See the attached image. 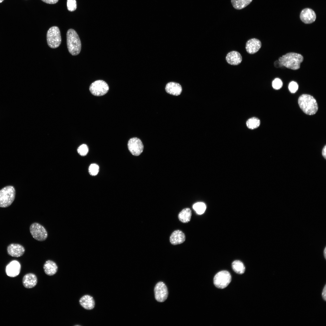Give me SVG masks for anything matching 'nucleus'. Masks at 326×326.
I'll return each instance as SVG.
<instances>
[{
  "mask_svg": "<svg viewBox=\"0 0 326 326\" xmlns=\"http://www.w3.org/2000/svg\"><path fill=\"white\" fill-rule=\"evenodd\" d=\"M303 60V57L300 54L289 53L279 58L281 66L288 69L296 70L300 68L301 63Z\"/></svg>",
  "mask_w": 326,
  "mask_h": 326,
  "instance_id": "obj_1",
  "label": "nucleus"
},
{
  "mask_svg": "<svg viewBox=\"0 0 326 326\" xmlns=\"http://www.w3.org/2000/svg\"><path fill=\"white\" fill-rule=\"evenodd\" d=\"M298 103L301 110L307 115H314L318 110L316 100L310 95L305 94L301 95L298 98Z\"/></svg>",
  "mask_w": 326,
  "mask_h": 326,
  "instance_id": "obj_2",
  "label": "nucleus"
},
{
  "mask_svg": "<svg viewBox=\"0 0 326 326\" xmlns=\"http://www.w3.org/2000/svg\"><path fill=\"white\" fill-rule=\"evenodd\" d=\"M67 44L69 53L72 55L78 54L81 50V43L79 36L73 29H69L66 34Z\"/></svg>",
  "mask_w": 326,
  "mask_h": 326,
  "instance_id": "obj_3",
  "label": "nucleus"
},
{
  "mask_svg": "<svg viewBox=\"0 0 326 326\" xmlns=\"http://www.w3.org/2000/svg\"><path fill=\"white\" fill-rule=\"evenodd\" d=\"M15 195V189L13 186H7L0 190V207L6 208L11 205Z\"/></svg>",
  "mask_w": 326,
  "mask_h": 326,
  "instance_id": "obj_4",
  "label": "nucleus"
},
{
  "mask_svg": "<svg viewBox=\"0 0 326 326\" xmlns=\"http://www.w3.org/2000/svg\"><path fill=\"white\" fill-rule=\"evenodd\" d=\"M46 40L48 46L52 48H56L59 46L61 37L58 27L54 26L49 29L46 34Z\"/></svg>",
  "mask_w": 326,
  "mask_h": 326,
  "instance_id": "obj_5",
  "label": "nucleus"
},
{
  "mask_svg": "<svg viewBox=\"0 0 326 326\" xmlns=\"http://www.w3.org/2000/svg\"><path fill=\"white\" fill-rule=\"evenodd\" d=\"M231 281V274L228 271L226 270L219 272L215 275L213 279V283L215 286L222 289L226 287Z\"/></svg>",
  "mask_w": 326,
  "mask_h": 326,
  "instance_id": "obj_6",
  "label": "nucleus"
},
{
  "mask_svg": "<svg viewBox=\"0 0 326 326\" xmlns=\"http://www.w3.org/2000/svg\"><path fill=\"white\" fill-rule=\"evenodd\" d=\"M30 231L33 238L37 241H44L47 237L48 234L46 229L39 223L34 222L31 224Z\"/></svg>",
  "mask_w": 326,
  "mask_h": 326,
  "instance_id": "obj_7",
  "label": "nucleus"
},
{
  "mask_svg": "<svg viewBox=\"0 0 326 326\" xmlns=\"http://www.w3.org/2000/svg\"><path fill=\"white\" fill-rule=\"evenodd\" d=\"M109 89V86L104 81L99 80L95 81L90 85L89 90L91 93L95 96H102L106 94Z\"/></svg>",
  "mask_w": 326,
  "mask_h": 326,
  "instance_id": "obj_8",
  "label": "nucleus"
},
{
  "mask_svg": "<svg viewBox=\"0 0 326 326\" xmlns=\"http://www.w3.org/2000/svg\"><path fill=\"white\" fill-rule=\"evenodd\" d=\"M128 147L131 153L136 156H139L142 152L144 146L141 140L136 137L130 139L128 143Z\"/></svg>",
  "mask_w": 326,
  "mask_h": 326,
  "instance_id": "obj_9",
  "label": "nucleus"
},
{
  "mask_svg": "<svg viewBox=\"0 0 326 326\" xmlns=\"http://www.w3.org/2000/svg\"><path fill=\"white\" fill-rule=\"evenodd\" d=\"M155 298L158 302H163L167 299L168 295L167 288L162 282H158L154 288Z\"/></svg>",
  "mask_w": 326,
  "mask_h": 326,
  "instance_id": "obj_10",
  "label": "nucleus"
},
{
  "mask_svg": "<svg viewBox=\"0 0 326 326\" xmlns=\"http://www.w3.org/2000/svg\"><path fill=\"white\" fill-rule=\"evenodd\" d=\"M21 269V265L19 262L17 260H13L7 265L5 272L7 276L14 277L19 274Z\"/></svg>",
  "mask_w": 326,
  "mask_h": 326,
  "instance_id": "obj_11",
  "label": "nucleus"
},
{
  "mask_svg": "<svg viewBox=\"0 0 326 326\" xmlns=\"http://www.w3.org/2000/svg\"><path fill=\"white\" fill-rule=\"evenodd\" d=\"M24 247L18 244L11 243L7 248L8 254L13 257H19L22 256L25 252Z\"/></svg>",
  "mask_w": 326,
  "mask_h": 326,
  "instance_id": "obj_12",
  "label": "nucleus"
},
{
  "mask_svg": "<svg viewBox=\"0 0 326 326\" xmlns=\"http://www.w3.org/2000/svg\"><path fill=\"white\" fill-rule=\"evenodd\" d=\"M301 20L306 24L314 22L316 19V15L314 11L310 8H305L301 11L300 14Z\"/></svg>",
  "mask_w": 326,
  "mask_h": 326,
  "instance_id": "obj_13",
  "label": "nucleus"
},
{
  "mask_svg": "<svg viewBox=\"0 0 326 326\" xmlns=\"http://www.w3.org/2000/svg\"><path fill=\"white\" fill-rule=\"evenodd\" d=\"M261 46V42L260 40L256 38H252L247 41L245 48L248 53L253 54L259 50Z\"/></svg>",
  "mask_w": 326,
  "mask_h": 326,
  "instance_id": "obj_14",
  "label": "nucleus"
},
{
  "mask_svg": "<svg viewBox=\"0 0 326 326\" xmlns=\"http://www.w3.org/2000/svg\"><path fill=\"white\" fill-rule=\"evenodd\" d=\"M37 279L36 275L33 273H30L25 274L22 279V283L26 288L30 289L34 287L37 285Z\"/></svg>",
  "mask_w": 326,
  "mask_h": 326,
  "instance_id": "obj_15",
  "label": "nucleus"
},
{
  "mask_svg": "<svg viewBox=\"0 0 326 326\" xmlns=\"http://www.w3.org/2000/svg\"><path fill=\"white\" fill-rule=\"evenodd\" d=\"M186 239L184 233L179 230L174 231L171 234L170 237L171 243L173 245H176L183 243Z\"/></svg>",
  "mask_w": 326,
  "mask_h": 326,
  "instance_id": "obj_16",
  "label": "nucleus"
},
{
  "mask_svg": "<svg viewBox=\"0 0 326 326\" xmlns=\"http://www.w3.org/2000/svg\"><path fill=\"white\" fill-rule=\"evenodd\" d=\"M226 60L229 64L237 65L242 61V58L241 54L238 52L233 51L229 53L227 55Z\"/></svg>",
  "mask_w": 326,
  "mask_h": 326,
  "instance_id": "obj_17",
  "label": "nucleus"
},
{
  "mask_svg": "<svg viewBox=\"0 0 326 326\" xmlns=\"http://www.w3.org/2000/svg\"><path fill=\"white\" fill-rule=\"evenodd\" d=\"M166 92L174 96H178L181 94L182 88L179 83L171 82L167 84L165 88Z\"/></svg>",
  "mask_w": 326,
  "mask_h": 326,
  "instance_id": "obj_18",
  "label": "nucleus"
},
{
  "mask_svg": "<svg viewBox=\"0 0 326 326\" xmlns=\"http://www.w3.org/2000/svg\"><path fill=\"white\" fill-rule=\"evenodd\" d=\"M79 302L81 305L87 310L93 309L95 305L94 301L91 296L86 295L82 296L79 299Z\"/></svg>",
  "mask_w": 326,
  "mask_h": 326,
  "instance_id": "obj_19",
  "label": "nucleus"
},
{
  "mask_svg": "<svg viewBox=\"0 0 326 326\" xmlns=\"http://www.w3.org/2000/svg\"><path fill=\"white\" fill-rule=\"evenodd\" d=\"M43 268L44 272L47 275L51 276L55 274L57 271L58 267L57 265L53 260H48L44 264Z\"/></svg>",
  "mask_w": 326,
  "mask_h": 326,
  "instance_id": "obj_20",
  "label": "nucleus"
},
{
  "mask_svg": "<svg viewBox=\"0 0 326 326\" xmlns=\"http://www.w3.org/2000/svg\"><path fill=\"white\" fill-rule=\"evenodd\" d=\"M192 215L191 209L188 208H185L182 210L178 215L179 220L184 223H188L190 221Z\"/></svg>",
  "mask_w": 326,
  "mask_h": 326,
  "instance_id": "obj_21",
  "label": "nucleus"
},
{
  "mask_svg": "<svg viewBox=\"0 0 326 326\" xmlns=\"http://www.w3.org/2000/svg\"><path fill=\"white\" fill-rule=\"evenodd\" d=\"M253 0H231L233 8L237 10H241L249 5Z\"/></svg>",
  "mask_w": 326,
  "mask_h": 326,
  "instance_id": "obj_22",
  "label": "nucleus"
},
{
  "mask_svg": "<svg viewBox=\"0 0 326 326\" xmlns=\"http://www.w3.org/2000/svg\"><path fill=\"white\" fill-rule=\"evenodd\" d=\"M233 270L236 273L239 274L243 273L245 270V267L243 264L240 261L236 260L232 264Z\"/></svg>",
  "mask_w": 326,
  "mask_h": 326,
  "instance_id": "obj_23",
  "label": "nucleus"
},
{
  "mask_svg": "<svg viewBox=\"0 0 326 326\" xmlns=\"http://www.w3.org/2000/svg\"><path fill=\"white\" fill-rule=\"evenodd\" d=\"M260 124V120L256 117H253L249 119L246 122L247 127L251 129L257 128L259 126Z\"/></svg>",
  "mask_w": 326,
  "mask_h": 326,
  "instance_id": "obj_24",
  "label": "nucleus"
},
{
  "mask_svg": "<svg viewBox=\"0 0 326 326\" xmlns=\"http://www.w3.org/2000/svg\"><path fill=\"white\" fill-rule=\"evenodd\" d=\"M205 204L202 202H198L194 204L193 206V209L199 214H203L206 209Z\"/></svg>",
  "mask_w": 326,
  "mask_h": 326,
  "instance_id": "obj_25",
  "label": "nucleus"
},
{
  "mask_svg": "<svg viewBox=\"0 0 326 326\" xmlns=\"http://www.w3.org/2000/svg\"><path fill=\"white\" fill-rule=\"evenodd\" d=\"M99 171V167L97 164H92L90 165L88 168V171L91 175L95 176L97 174Z\"/></svg>",
  "mask_w": 326,
  "mask_h": 326,
  "instance_id": "obj_26",
  "label": "nucleus"
},
{
  "mask_svg": "<svg viewBox=\"0 0 326 326\" xmlns=\"http://www.w3.org/2000/svg\"><path fill=\"white\" fill-rule=\"evenodd\" d=\"M77 152L81 156H85L86 155L88 152V147L86 144H82L78 147L77 149Z\"/></svg>",
  "mask_w": 326,
  "mask_h": 326,
  "instance_id": "obj_27",
  "label": "nucleus"
},
{
  "mask_svg": "<svg viewBox=\"0 0 326 326\" xmlns=\"http://www.w3.org/2000/svg\"><path fill=\"white\" fill-rule=\"evenodd\" d=\"M67 5L69 11H75L77 8L76 0H67Z\"/></svg>",
  "mask_w": 326,
  "mask_h": 326,
  "instance_id": "obj_28",
  "label": "nucleus"
},
{
  "mask_svg": "<svg viewBox=\"0 0 326 326\" xmlns=\"http://www.w3.org/2000/svg\"><path fill=\"white\" fill-rule=\"evenodd\" d=\"M283 82L281 80L278 78H275L273 81L272 85L273 88L276 90L279 89L283 86Z\"/></svg>",
  "mask_w": 326,
  "mask_h": 326,
  "instance_id": "obj_29",
  "label": "nucleus"
},
{
  "mask_svg": "<svg viewBox=\"0 0 326 326\" xmlns=\"http://www.w3.org/2000/svg\"><path fill=\"white\" fill-rule=\"evenodd\" d=\"M288 88L291 93H294L297 91L298 88V85L296 82L292 81L289 83Z\"/></svg>",
  "mask_w": 326,
  "mask_h": 326,
  "instance_id": "obj_30",
  "label": "nucleus"
},
{
  "mask_svg": "<svg viewBox=\"0 0 326 326\" xmlns=\"http://www.w3.org/2000/svg\"><path fill=\"white\" fill-rule=\"evenodd\" d=\"M43 2L49 4H55L57 3L59 0H41Z\"/></svg>",
  "mask_w": 326,
  "mask_h": 326,
  "instance_id": "obj_31",
  "label": "nucleus"
},
{
  "mask_svg": "<svg viewBox=\"0 0 326 326\" xmlns=\"http://www.w3.org/2000/svg\"><path fill=\"white\" fill-rule=\"evenodd\" d=\"M326 285L325 284L324 286V287L323 289L322 292V298L324 300L326 301Z\"/></svg>",
  "mask_w": 326,
  "mask_h": 326,
  "instance_id": "obj_32",
  "label": "nucleus"
},
{
  "mask_svg": "<svg viewBox=\"0 0 326 326\" xmlns=\"http://www.w3.org/2000/svg\"><path fill=\"white\" fill-rule=\"evenodd\" d=\"M322 155L323 156L324 158L325 159H326V145H325L323 147L322 152Z\"/></svg>",
  "mask_w": 326,
  "mask_h": 326,
  "instance_id": "obj_33",
  "label": "nucleus"
},
{
  "mask_svg": "<svg viewBox=\"0 0 326 326\" xmlns=\"http://www.w3.org/2000/svg\"><path fill=\"white\" fill-rule=\"evenodd\" d=\"M323 254L324 257L325 259H326V246L324 247V248L323 249Z\"/></svg>",
  "mask_w": 326,
  "mask_h": 326,
  "instance_id": "obj_34",
  "label": "nucleus"
},
{
  "mask_svg": "<svg viewBox=\"0 0 326 326\" xmlns=\"http://www.w3.org/2000/svg\"><path fill=\"white\" fill-rule=\"evenodd\" d=\"M4 0H0V3L2 2Z\"/></svg>",
  "mask_w": 326,
  "mask_h": 326,
  "instance_id": "obj_35",
  "label": "nucleus"
}]
</instances>
